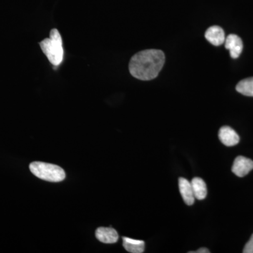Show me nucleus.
Listing matches in <instances>:
<instances>
[{
    "instance_id": "obj_1",
    "label": "nucleus",
    "mask_w": 253,
    "mask_h": 253,
    "mask_svg": "<svg viewBox=\"0 0 253 253\" xmlns=\"http://www.w3.org/2000/svg\"><path fill=\"white\" fill-rule=\"evenodd\" d=\"M165 61V54L161 50H144L131 57L129 63V72L136 79L151 81L157 77Z\"/></svg>"
},
{
    "instance_id": "obj_2",
    "label": "nucleus",
    "mask_w": 253,
    "mask_h": 253,
    "mask_svg": "<svg viewBox=\"0 0 253 253\" xmlns=\"http://www.w3.org/2000/svg\"><path fill=\"white\" fill-rule=\"evenodd\" d=\"M49 36V38H46L40 42V46L49 62L56 67L62 63L63 60L64 51L62 38L56 28L51 30Z\"/></svg>"
},
{
    "instance_id": "obj_3",
    "label": "nucleus",
    "mask_w": 253,
    "mask_h": 253,
    "mask_svg": "<svg viewBox=\"0 0 253 253\" xmlns=\"http://www.w3.org/2000/svg\"><path fill=\"white\" fill-rule=\"evenodd\" d=\"M30 169L37 177L51 182H59L66 177L62 168L49 163L33 162L30 165Z\"/></svg>"
},
{
    "instance_id": "obj_4",
    "label": "nucleus",
    "mask_w": 253,
    "mask_h": 253,
    "mask_svg": "<svg viewBox=\"0 0 253 253\" xmlns=\"http://www.w3.org/2000/svg\"><path fill=\"white\" fill-rule=\"evenodd\" d=\"M253 169V161L244 156H238L232 166V172L239 177L247 175Z\"/></svg>"
},
{
    "instance_id": "obj_5",
    "label": "nucleus",
    "mask_w": 253,
    "mask_h": 253,
    "mask_svg": "<svg viewBox=\"0 0 253 253\" xmlns=\"http://www.w3.org/2000/svg\"><path fill=\"white\" fill-rule=\"evenodd\" d=\"M225 47L230 51L233 59H237L244 49L242 40L236 35H229L225 39Z\"/></svg>"
},
{
    "instance_id": "obj_6",
    "label": "nucleus",
    "mask_w": 253,
    "mask_h": 253,
    "mask_svg": "<svg viewBox=\"0 0 253 253\" xmlns=\"http://www.w3.org/2000/svg\"><path fill=\"white\" fill-rule=\"evenodd\" d=\"M219 138L223 144L226 146H233L239 144L240 137L230 126H224L219 129Z\"/></svg>"
},
{
    "instance_id": "obj_7",
    "label": "nucleus",
    "mask_w": 253,
    "mask_h": 253,
    "mask_svg": "<svg viewBox=\"0 0 253 253\" xmlns=\"http://www.w3.org/2000/svg\"><path fill=\"white\" fill-rule=\"evenodd\" d=\"M206 40L214 46H219L225 42L224 30L217 26L208 28L205 34Z\"/></svg>"
},
{
    "instance_id": "obj_8",
    "label": "nucleus",
    "mask_w": 253,
    "mask_h": 253,
    "mask_svg": "<svg viewBox=\"0 0 253 253\" xmlns=\"http://www.w3.org/2000/svg\"><path fill=\"white\" fill-rule=\"evenodd\" d=\"M96 239L104 244H115L117 242L118 234L113 228L99 227L96 231Z\"/></svg>"
},
{
    "instance_id": "obj_9",
    "label": "nucleus",
    "mask_w": 253,
    "mask_h": 253,
    "mask_svg": "<svg viewBox=\"0 0 253 253\" xmlns=\"http://www.w3.org/2000/svg\"><path fill=\"white\" fill-rule=\"evenodd\" d=\"M179 188L184 203L188 206H192L196 199L191 182L185 178L180 177L179 179Z\"/></svg>"
},
{
    "instance_id": "obj_10",
    "label": "nucleus",
    "mask_w": 253,
    "mask_h": 253,
    "mask_svg": "<svg viewBox=\"0 0 253 253\" xmlns=\"http://www.w3.org/2000/svg\"><path fill=\"white\" fill-rule=\"evenodd\" d=\"M191 184L194 191L195 199L200 201L206 199L208 191L207 186L204 180H203L201 178L195 177L191 181Z\"/></svg>"
},
{
    "instance_id": "obj_11",
    "label": "nucleus",
    "mask_w": 253,
    "mask_h": 253,
    "mask_svg": "<svg viewBox=\"0 0 253 253\" xmlns=\"http://www.w3.org/2000/svg\"><path fill=\"white\" fill-rule=\"evenodd\" d=\"M123 247L127 252L131 253H141L144 252L145 242L141 240L130 239V238L123 237Z\"/></svg>"
},
{
    "instance_id": "obj_12",
    "label": "nucleus",
    "mask_w": 253,
    "mask_h": 253,
    "mask_svg": "<svg viewBox=\"0 0 253 253\" xmlns=\"http://www.w3.org/2000/svg\"><path fill=\"white\" fill-rule=\"evenodd\" d=\"M238 92L245 96H253V77L242 80L236 87Z\"/></svg>"
},
{
    "instance_id": "obj_13",
    "label": "nucleus",
    "mask_w": 253,
    "mask_h": 253,
    "mask_svg": "<svg viewBox=\"0 0 253 253\" xmlns=\"http://www.w3.org/2000/svg\"><path fill=\"white\" fill-rule=\"evenodd\" d=\"M244 253H253V234L251 236L249 242L245 246L244 251Z\"/></svg>"
},
{
    "instance_id": "obj_14",
    "label": "nucleus",
    "mask_w": 253,
    "mask_h": 253,
    "mask_svg": "<svg viewBox=\"0 0 253 253\" xmlns=\"http://www.w3.org/2000/svg\"><path fill=\"white\" fill-rule=\"evenodd\" d=\"M189 253H210L209 250L206 249V248H201L198 250V251H195V252H193V251H191V252H189Z\"/></svg>"
}]
</instances>
